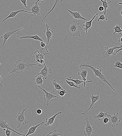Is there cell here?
<instances>
[{"label": "cell", "mask_w": 122, "mask_h": 136, "mask_svg": "<svg viewBox=\"0 0 122 136\" xmlns=\"http://www.w3.org/2000/svg\"><path fill=\"white\" fill-rule=\"evenodd\" d=\"M79 24L76 21H69L65 25L66 31L71 36L80 37V33L82 29Z\"/></svg>", "instance_id": "1"}, {"label": "cell", "mask_w": 122, "mask_h": 136, "mask_svg": "<svg viewBox=\"0 0 122 136\" xmlns=\"http://www.w3.org/2000/svg\"><path fill=\"white\" fill-rule=\"evenodd\" d=\"M115 64L113 66L114 67L122 69V64L118 60H116L114 61Z\"/></svg>", "instance_id": "30"}, {"label": "cell", "mask_w": 122, "mask_h": 136, "mask_svg": "<svg viewBox=\"0 0 122 136\" xmlns=\"http://www.w3.org/2000/svg\"><path fill=\"white\" fill-rule=\"evenodd\" d=\"M119 4H120V5H122V3H120V2H119Z\"/></svg>", "instance_id": "46"}, {"label": "cell", "mask_w": 122, "mask_h": 136, "mask_svg": "<svg viewBox=\"0 0 122 136\" xmlns=\"http://www.w3.org/2000/svg\"><path fill=\"white\" fill-rule=\"evenodd\" d=\"M122 37H120L119 38L118 40V41L119 42H120L121 44H122Z\"/></svg>", "instance_id": "45"}, {"label": "cell", "mask_w": 122, "mask_h": 136, "mask_svg": "<svg viewBox=\"0 0 122 136\" xmlns=\"http://www.w3.org/2000/svg\"><path fill=\"white\" fill-rule=\"evenodd\" d=\"M45 23L46 26L47 30H44V32L46 35L47 40V45H48L50 39L52 38V37L53 36V33H54V31L49 28V27L48 25L47 22H46Z\"/></svg>", "instance_id": "15"}, {"label": "cell", "mask_w": 122, "mask_h": 136, "mask_svg": "<svg viewBox=\"0 0 122 136\" xmlns=\"http://www.w3.org/2000/svg\"><path fill=\"white\" fill-rule=\"evenodd\" d=\"M122 48V45L119 46H115L112 48H109L108 47L104 48L105 50L102 53L103 58L109 59L112 55H115V54L113 52L116 49Z\"/></svg>", "instance_id": "7"}, {"label": "cell", "mask_w": 122, "mask_h": 136, "mask_svg": "<svg viewBox=\"0 0 122 136\" xmlns=\"http://www.w3.org/2000/svg\"><path fill=\"white\" fill-rule=\"evenodd\" d=\"M44 122H43L42 123L38 124L37 125L35 126L33 125L29 128H28V131L25 136H28L29 135L34 133L35 132L37 128L40 125H43L44 124Z\"/></svg>", "instance_id": "24"}, {"label": "cell", "mask_w": 122, "mask_h": 136, "mask_svg": "<svg viewBox=\"0 0 122 136\" xmlns=\"http://www.w3.org/2000/svg\"><path fill=\"white\" fill-rule=\"evenodd\" d=\"M62 135V134L58 133L56 130H55L54 131L50 132L48 134L47 136H59Z\"/></svg>", "instance_id": "31"}, {"label": "cell", "mask_w": 122, "mask_h": 136, "mask_svg": "<svg viewBox=\"0 0 122 136\" xmlns=\"http://www.w3.org/2000/svg\"><path fill=\"white\" fill-rule=\"evenodd\" d=\"M107 17H106L104 14L101 15L99 16V17L98 18L97 21L99 22L100 20L103 21L104 22L108 20Z\"/></svg>", "instance_id": "33"}, {"label": "cell", "mask_w": 122, "mask_h": 136, "mask_svg": "<svg viewBox=\"0 0 122 136\" xmlns=\"http://www.w3.org/2000/svg\"><path fill=\"white\" fill-rule=\"evenodd\" d=\"M67 93L65 90H58V94L60 96L63 98Z\"/></svg>", "instance_id": "34"}, {"label": "cell", "mask_w": 122, "mask_h": 136, "mask_svg": "<svg viewBox=\"0 0 122 136\" xmlns=\"http://www.w3.org/2000/svg\"><path fill=\"white\" fill-rule=\"evenodd\" d=\"M44 0H37V1L35 3V4H37V3L39 2V3L44 2Z\"/></svg>", "instance_id": "43"}, {"label": "cell", "mask_w": 122, "mask_h": 136, "mask_svg": "<svg viewBox=\"0 0 122 136\" xmlns=\"http://www.w3.org/2000/svg\"><path fill=\"white\" fill-rule=\"evenodd\" d=\"M24 28L23 27L16 30L11 31H7L4 32L1 36V38L3 39V47H4L5 44L7 40L13 34L18 31Z\"/></svg>", "instance_id": "11"}, {"label": "cell", "mask_w": 122, "mask_h": 136, "mask_svg": "<svg viewBox=\"0 0 122 136\" xmlns=\"http://www.w3.org/2000/svg\"><path fill=\"white\" fill-rule=\"evenodd\" d=\"M21 12H25L26 13H27L28 14H30V12L28 11H25L24 10H21L15 11H12L11 13L10 14L9 16L7 17L6 18L4 19V20L2 22L1 25H0V26L3 23V22L7 19L10 18H11L13 17H15L16 15L19 13Z\"/></svg>", "instance_id": "20"}, {"label": "cell", "mask_w": 122, "mask_h": 136, "mask_svg": "<svg viewBox=\"0 0 122 136\" xmlns=\"http://www.w3.org/2000/svg\"><path fill=\"white\" fill-rule=\"evenodd\" d=\"M101 1L102 3V6L104 9V15L106 17V12L107 9L109 8V7L108 6V4L112 2L111 1H110L108 2H107V0H99Z\"/></svg>", "instance_id": "26"}, {"label": "cell", "mask_w": 122, "mask_h": 136, "mask_svg": "<svg viewBox=\"0 0 122 136\" xmlns=\"http://www.w3.org/2000/svg\"><path fill=\"white\" fill-rule=\"evenodd\" d=\"M29 9L30 12L31 16H32L35 17L36 15L39 16L40 12L41 11L40 8L39 7L37 4H35L34 5L31 4Z\"/></svg>", "instance_id": "10"}, {"label": "cell", "mask_w": 122, "mask_h": 136, "mask_svg": "<svg viewBox=\"0 0 122 136\" xmlns=\"http://www.w3.org/2000/svg\"><path fill=\"white\" fill-rule=\"evenodd\" d=\"M27 109L26 108L23 109L21 112H19L16 116V122L17 124V128H19L22 124L24 125L28 123V122L26 120V118L24 115V112Z\"/></svg>", "instance_id": "6"}, {"label": "cell", "mask_w": 122, "mask_h": 136, "mask_svg": "<svg viewBox=\"0 0 122 136\" xmlns=\"http://www.w3.org/2000/svg\"><path fill=\"white\" fill-rule=\"evenodd\" d=\"M122 48H119V49H118L116 52L115 53V55H116L119 52V51H122Z\"/></svg>", "instance_id": "44"}, {"label": "cell", "mask_w": 122, "mask_h": 136, "mask_svg": "<svg viewBox=\"0 0 122 136\" xmlns=\"http://www.w3.org/2000/svg\"><path fill=\"white\" fill-rule=\"evenodd\" d=\"M65 81L66 83L68 84L70 87H75L79 89L80 88V87H78L75 85L73 82L68 81L66 79L65 80Z\"/></svg>", "instance_id": "32"}, {"label": "cell", "mask_w": 122, "mask_h": 136, "mask_svg": "<svg viewBox=\"0 0 122 136\" xmlns=\"http://www.w3.org/2000/svg\"><path fill=\"white\" fill-rule=\"evenodd\" d=\"M16 37L20 38L21 40L26 38H31L36 40H39L40 41L45 42L43 39L41 38H40L37 35H36L33 36H26L22 37L19 36L18 35H17Z\"/></svg>", "instance_id": "23"}, {"label": "cell", "mask_w": 122, "mask_h": 136, "mask_svg": "<svg viewBox=\"0 0 122 136\" xmlns=\"http://www.w3.org/2000/svg\"><path fill=\"white\" fill-rule=\"evenodd\" d=\"M38 87L42 90L45 94L44 97V100L47 101L46 105L49 106L51 103V102L53 101L55 98H59V97L56 96V93L54 91L48 92L44 89L40 87L39 86Z\"/></svg>", "instance_id": "5"}, {"label": "cell", "mask_w": 122, "mask_h": 136, "mask_svg": "<svg viewBox=\"0 0 122 136\" xmlns=\"http://www.w3.org/2000/svg\"><path fill=\"white\" fill-rule=\"evenodd\" d=\"M118 11L119 14L121 15V18H122V8L121 7H119L118 10Z\"/></svg>", "instance_id": "41"}, {"label": "cell", "mask_w": 122, "mask_h": 136, "mask_svg": "<svg viewBox=\"0 0 122 136\" xmlns=\"http://www.w3.org/2000/svg\"><path fill=\"white\" fill-rule=\"evenodd\" d=\"M110 118L108 117H105L103 118V123L106 124L110 121Z\"/></svg>", "instance_id": "37"}, {"label": "cell", "mask_w": 122, "mask_h": 136, "mask_svg": "<svg viewBox=\"0 0 122 136\" xmlns=\"http://www.w3.org/2000/svg\"><path fill=\"white\" fill-rule=\"evenodd\" d=\"M1 65V63H0V65Z\"/></svg>", "instance_id": "47"}, {"label": "cell", "mask_w": 122, "mask_h": 136, "mask_svg": "<svg viewBox=\"0 0 122 136\" xmlns=\"http://www.w3.org/2000/svg\"><path fill=\"white\" fill-rule=\"evenodd\" d=\"M52 83L55 87V90H64L62 87L59 84L57 83L56 80H54L53 81H52Z\"/></svg>", "instance_id": "29"}, {"label": "cell", "mask_w": 122, "mask_h": 136, "mask_svg": "<svg viewBox=\"0 0 122 136\" xmlns=\"http://www.w3.org/2000/svg\"><path fill=\"white\" fill-rule=\"evenodd\" d=\"M89 67L91 68L93 72L94 73L95 76L99 78L101 80L106 83L113 90V91H115V89H114L110 85L108 81L106 79L104 75L103 74L102 72V69H99L98 68L96 69V68L93 67L89 63H82L79 66V67Z\"/></svg>", "instance_id": "3"}, {"label": "cell", "mask_w": 122, "mask_h": 136, "mask_svg": "<svg viewBox=\"0 0 122 136\" xmlns=\"http://www.w3.org/2000/svg\"><path fill=\"white\" fill-rule=\"evenodd\" d=\"M34 66H37L36 64L29 63L25 60H18L14 64L13 70L9 73L8 76H9L11 74L14 72L20 73L27 70L30 67Z\"/></svg>", "instance_id": "2"}, {"label": "cell", "mask_w": 122, "mask_h": 136, "mask_svg": "<svg viewBox=\"0 0 122 136\" xmlns=\"http://www.w3.org/2000/svg\"><path fill=\"white\" fill-rule=\"evenodd\" d=\"M3 130L5 131V134L7 136H12V132L9 128L3 129Z\"/></svg>", "instance_id": "36"}, {"label": "cell", "mask_w": 122, "mask_h": 136, "mask_svg": "<svg viewBox=\"0 0 122 136\" xmlns=\"http://www.w3.org/2000/svg\"><path fill=\"white\" fill-rule=\"evenodd\" d=\"M44 66V68L41 70L40 73H39L41 75L43 79L46 80L47 79L48 76L49 74L52 73V72L51 69L49 68L48 66H47L45 63Z\"/></svg>", "instance_id": "12"}, {"label": "cell", "mask_w": 122, "mask_h": 136, "mask_svg": "<svg viewBox=\"0 0 122 136\" xmlns=\"http://www.w3.org/2000/svg\"><path fill=\"white\" fill-rule=\"evenodd\" d=\"M42 113V111L40 109H38L36 111V113L38 115L41 114Z\"/></svg>", "instance_id": "42"}, {"label": "cell", "mask_w": 122, "mask_h": 136, "mask_svg": "<svg viewBox=\"0 0 122 136\" xmlns=\"http://www.w3.org/2000/svg\"><path fill=\"white\" fill-rule=\"evenodd\" d=\"M97 95L96 96H94L93 94H92L90 96V97L91 100V104L90 106V107L86 112L81 114V115H84L90 109H93V106L94 104L100 99V96L99 95V93L98 92H97Z\"/></svg>", "instance_id": "14"}, {"label": "cell", "mask_w": 122, "mask_h": 136, "mask_svg": "<svg viewBox=\"0 0 122 136\" xmlns=\"http://www.w3.org/2000/svg\"><path fill=\"white\" fill-rule=\"evenodd\" d=\"M110 118V121L112 127H115L117 126L120 122L121 118L119 116L118 113L117 112L116 114H113L112 116L110 114L108 117Z\"/></svg>", "instance_id": "9"}, {"label": "cell", "mask_w": 122, "mask_h": 136, "mask_svg": "<svg viewBox=\"0 0 122 136\" xmlns=\"http://www.w3.org/2000/svg\"><path fill=\"white\" fill-rule=\"evenodd\" d=\"M27 0H20V2L23 5L24 7L26 8H28V7L26 4Z\"/></svg>", "instance_id": "38"}, {"label": "cell", "mask_w": 122, "mask_h": 136, "mask_svg": "<svg viewBox=\"0 0 122 136\" xmlns=\"http://www.w3.org/2000/svg\"><path fill=\"white\" fill-rule=\"evenodd\" d=\"M62 112L60 111L58 113L54 114L52 117L49 118H47L46 119V123L44 124L45 126L47 127L49 125L52 126V125L54 123V121L56 116L58 115L62 114Z\"/></svg>", "instance_id": "16"}, {"label": "cell", "mask_w": 122, "mask_h": 136, "mask_svg": "<svg viewBox=\"0 0 122 136\" xmlns=\"http://www.w3.org/2000/svg\"><path fill=\"white\" fill-rule=\"evenodd\" d=\"M66 79L68 80L71 81H72L74 82L76 84V85L77 86L78 85H80L82 83H90L93 82V81L92 80H91L89 81H84L83 80L81 81L79 80L78 78H77L76 80H75L72 79L71 77H70L69 78H66Z\"/></svg>", "instance_id": "25"}, {"label": "cell", "mask_w": 122, "mask_h": 136, "mask_svg": "<svg viewBox=\"0 0 122 136\" xmlns=\"http://www.w3.org/2000/svg\"><path fill=\"white\" fill-rule=\"evenodd\" d=\"M40 44L42 48H45L47 53H49V51L48 50V48H47V45L46 43L45 42L41 41Z\"/></svg>", "instance_id": "35"}, {"label": "cell", "mask_w": 122, "mask_h": 136, "mask_svg": "<svg viewBox=\"0 0 122 136\" xmlns=\"http://www.w3.org/2000/svg\"><path fill=\"white\" fill-rule=\"evenodd\" d=\"M81 70L78 73V75H80L82 77V80L83 81H86L88 73V70L87 69H85L84 67H80Z\"/></svg>", "instance_id": "19"}, {"label": "cell", "mask_w": 122, "mask_h": 136, "mask_svg": "<svg viewBox=\"0 0 122 136\" xmlns=\"http://www.w3.org/2000/svg\"><path fill=\"white\" fill-rule=\"evenodd\" d=\"M66 10L70 13L72 17H73L74 19L77 20H82L85 21L87 20L83 17L80 14L79 12H72L67 9Z\"/></svg>", "instance_id": "18"}, {"label": "cell", "mask_w": 122, "mask_h": 136, "mask_svg": "<svg viewBox=\"0 0 122 136\" xmlns=\"http://www.w3.org/2000/svg\"><path fill=\"white\" fill-rule=\"evenodd\" d=\"M44 49L42 48L39 51L36 50L34 52V55L33 56V60L35 61L36 63L39 62V66L41 67L42 65L45 63L44 56L46 55H49V53H44L43 52Z\"/></svg>", "instance_id": "4"}, {"label": "cell", "mask_w": 122, "mask_h": 136, "mask_svg": "<svg viewBox=\"0 0 122 136\" xmlns=\"http://www.w3.org/2000/svg\"><path fill=\"white\" fill-rule=\"evenodd\" d=\"M3 81L2 76L1 73H0V86L2 87L3 89H5V88L3 86Z\"/></svg>", "instance_id": "39"}, {"label": "cell", "mask_w": 122, "mask_h": 136, "mask_svg": "<svg viewBox=\"0 0 122 136\" xmlns=\"http://www.w3.org/2000/svg\"><path fill=\"white\" fill-rule=\"evenodd\" d=\"M121 27L120 24H116V26L113 28V29L115 31L113 33V34L115 35L116 33H118L119 34H121L122 32V30L121 29Z\"/></svg>", "instance_id": "27"}, {"label": "cell", "mask_w": 122, "mask_h": 136, "mask_svg": "<svg viewBox=\"0 0 122 136\" xmlns=\"http://www.w3.org/2000/svg\"><path fill=\"white\" fill-rule=\"evenodd\" d=\"M0 127L3 129L9 128L12 131L19 135L22 136H25V134L19 133L14 129L10 127L8 124V122L2 119H0Z\"/></svg>", "instance_id": "13"}, {"label": "cell", "mask_w": 122, "mask_h": 136, "mask_svg": "<svg viewBox=\"0 0 122 136\" xmlns=\"http://www.w3.org/2000/svg\"><path fill=\"white\" fill-rule=\"evenodd\" d=\"M108 112H105L103 110H101L99 113H97V115H95L93 116L96 119L98 120H100L101 118H103L105 117H109L110 114H108Z\"/></svg>", "instance_id": "21"}, {"label": "cell", "mask_w": 122, "mask_h": 136, "mask_svg": "<svg viewBox=\"0 0 122 136\" xmlns=\"http://www.w3.org/2000/svg\"><path fill=\"white\" fill-rule=\"evenodd\" d=\"M62 0H56L55 4L52 8L51 9V10L46 15V16L42 20V21L43 22L44 20L45 19L47 16L48 15H49V14L51 12H53L54 10L60 1L62 2Z\"/></svg>", "instance_id": "28"}, {"label": "cell", "mask_w": 122, "mask_h": 136, "mask_svg": "<svg viewBox=\"0 0 122 136\" xmlns=\"http://www.w3.org/2000/svg\"><path fill=\"white\" fill-rule=\"evenodd\" d=\"M99 14V13H97L90 21L86 22L85 24L83 25V26H85V28L83 29V30L84 31H85L87 34H88V30L90 29L91 27L93 21L95 19L96 17Z\"/></svg>", "instance_id": "17"}, {"label": "cell", "mask_w": 122, "mask_h": 136, "mask_svg": "<svg viewBox=\"0 0 122 136\" xmlns=\"http://www.w3.org/2000/svg\"><path fill=\"white\" fill-rule=\"evenodd\" d=\"M86 126L85 127L84 134L85 136H90L93 132L95 128L92 126L90 124L88 117L85 119Z\"/></svg>", "instance_id": "8"}, {"label": "cell", "mask_w": 122, "mask_h": 136, "mask_svg": "<svg viewBox=\"0 0 122 136\" xmlns=\"http://www.w3.org/2000/svg\"><path fill=\"white\" fill-rule=\"evenodd\" d=\"M98 10L100 11L104 12V9L102 5H101L99 7Z\"/></svg>", "instance_id": "40"}, {"label": "cell", "mask_w": 122, "mask_h": 136, "mask_svg": "<svg viewBox=\"0 0 122 136\" xmlns=\"http://www.w3.org/2000/svg\"><path fill=\"white\" fill-rule=\"evenodd\" d=\"M42 78L41 75L38 73L35 76V78L34 80L35 84L42 86L43 85L44 82Z\"/></svg>", "instance_id": "22"}]
</instances>
